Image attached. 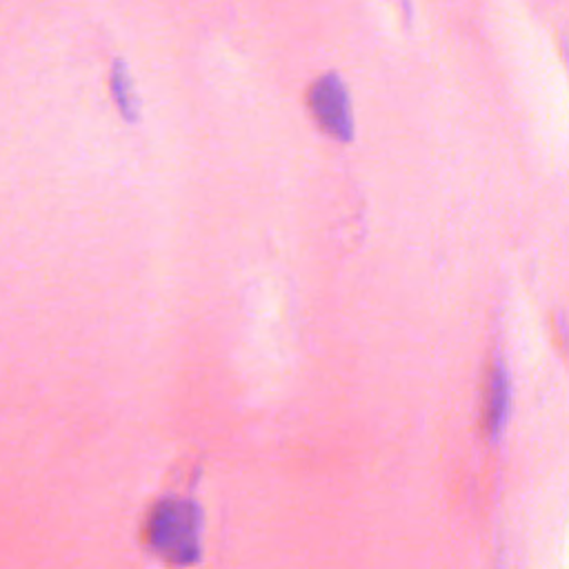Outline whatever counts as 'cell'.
<instances>
[{
  "mask_svg": "<svg viewBox=\"0 0 569 569\" xmlns=\"http://www.w3.org/2000/svg\"><path fill=\"white\" fill-rule=\"evenodd\" d=\"M309 109L316 122L336 140L353 138V113L345 82L336 73L318 78L309 89Z\"/></svg>",
  "mask_w": 569,
  "mask_h": 569,
  "instance_id": "2",
  "label": "cell"
},
{
  "mask_svg": "<svg viewBox=\"0 0 569 569\" xmlns=\"http://www.w3.org/2000/svg\"><path fill=\"white\" fill-rule=\"evenodd\" d=\"M511 409V378L502 360H496L489 380V438L498 442Z\"/></svg>",
  "mask_w": 569,
  "mask_h": 569,
  "instance_id": "3",
  "label": "cell"
},
{
  "mask_svg": "<svg viewBox=\"0 0 569 569\" xmlns=\"http://www.w3.org/2000/svg\"><path fill=\"white\" fill-rule=\"evenodd\" d=\"M109 87H111V96H113V102H116L120 116L127 122H138L140 107H138V98H136V91H133V82H131L129 69H127V64L122 60L113 62Z\"/></svg>",
  "mask_w": 569,
  "mask_h": 569,
  "instance_id": "4",
  "label": "cell"
},
{
  "mask_svg": "<svg viewBox=\"0 0 569 569\" xmlns=\"http://www.w3.org/2000/svg\"><path fill=\"white\" fill-rule=\"evenodd\" d=\"M202 513L193 500L167 498L162 500L147 527L149 545L176 565H193L200 558Z\"/></svg>",
  "mask_w": 569,
  "mask_h": 569,
  "instance_id": "1",
  "label": "cell"
}]
</instances>
